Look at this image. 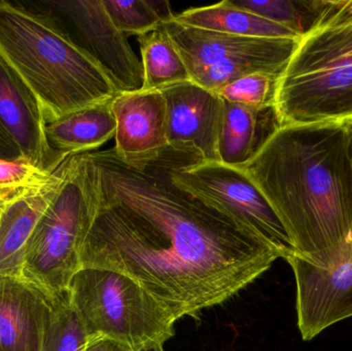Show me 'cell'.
<instances>
[{
  "label": "cell",
  "mask_w": 352,
  "mask_h": 351,
  "mask_svg": "<svg viewBox=\"0 0 352 351\" xmlns=\"http://www.w3.org/2000/svg\"><path fill=\"white\" fill-rule=\"evenodd\" d=\"M86 351H133L127 346L109 339L91 340L88 342Z\"/></svg>",
  "instance_id": "d4e9b609"
},
{
  "label": "cell",
  "mask_w": 352,
  "mask_h": 351,
  "mask_svg": "<svg viewBox=\"0 0 352 351\" xmlns=\"http://www.w3.org/2000/svg\"><path fill=\"white\" fill-rule=\"evenodd\" d=\"M88 337L72 306L69 290L53 298L43 351H86Z\"/></svg>",
  "instance_id": "44dd1931"
},
{
  "label": "cell",
  "mask_w": 352,
  "mask_h": 351,
  "mask_svg": "<svg viewBox=\"0 0 352 351\" xmlns=\"http://www.w3.org/2000/svg\"><path fill=\"white\" fill-rule=\"evenodd\" d=\"M166 101L169 148L204 162H219L223 99L192 82L161 90Z\"/></svg>",
  "instance_id": "8fae6325"
},
{
  "label": "cell",
  "mask_w": 352,
  "mask_h": 351,
  "mask_svg": "<svg viewBox=\"0 0 352 351\" xmlns=\"http://www.w3.org/2000/svg\"><path fill=\"white\" fill-rule=\"evenodd\" d=\"M0 58L36 97L45 124L118 94L55 16L0 0Z\"/></svg>",
  "instance_id": "3957f363"
},
{
  "label": "cell",
  "mask_w": 352,
  "mask_h": 351,
  "mask_svg": "<svg viewBox=\"0 0 352 351\" xmlns=\"http://www.w3.org/2000/svg\"><path fill=\"white\" fill-rule=\"evenodd\" d=\"M53 298L21 278L0 275V351H43Z\"/></svg>",
  "instance_id": "5bb4252c"
},
{
  "label": "cell",
  "mask_w": 352,
  "mask_h": 351,
  "mask_svg": "<svg viewBox=\"0 0 352 351\" xmlns=\"http://www.w3.org/2000/svg\"><path fill=\"white\" fill-rule=\"evenodd\" d=\"M120 160L136 169L158 160L169 148L166 101L161 91L118 93L111 101Z\"/></svg>",
  "instance_id": "7c38bea8"
},
{
  "label": "cell",
  "mask_w": 352,
  "mask_h": 351,
  "mask_svg": "<svg viewBox=\"0 0 352 351\" xmlns=\"http://www.w3.org/2000/svg\"><path fill=\"white\" fill-rule=\"evenodd\" d=\"M53 173L25 161L0 159V205L47 183Z\"/></svg>",
  "instance_id": "cb8c5ba5"
},
{
  "label": "cell",
  "mask_w": 352,
  "mask_h": 351,
  "mask_svg": "<svg viewBox=\"0 0 352 351\" xmlns=\"http://www.w3.org/2000/svg\"><path fill=\"white\" fill-rule=\"evenodd\" d=\"M0 159L8 161H22L20 154L8 138L0 131Z\"/></svg>",
  "instance_id": "484cf974"
},
{
  "label": "cell",
  "mask_w": 352,
  "mask_h": 351,
  "mask_svg": "<svg viewBox=\"0 0 352 351\" xmlns=\"http://www.w3.org/2000/svg\"><path fill=\"white\" fill-rule=\"evenodd\" d=\"M175 22L184 26L237 36L256 38L301 39L287 27L233 5L230 0L212 5L192 8L175 14Z\"/></svg>",
  "instance_id": "e0dca14e"
},
{
  "label": "cell",
  "mask_w": 352,
  "mask_h": 351,
  "mask_svg": "<svg viewBox=\"0 0 352 351\" xmlns=\"http://www.w3.org/2000/svg\"><path fill=\"white\" fill-rule=\"evenodd\" d=\"M144 80L140 90L161 91L192 82L182 56L164 29L138 36Z\"/></svg>",
  "instance_id": "d6986e66"
},
{
  "label": "cell",
  "mask_w": 352,
  "mask_h": 351,
  "mask_svg": "<svg viewBox=\"0 0 352 351\" xmlns=\"http://www.w3.org/2000/svg\"><path fill=\"white\" fill-rule=\"evenodd\" d=\"M223 121L217 146L219 161L230 166L241 167L262 144L258 140L261 115L270 109H254L223 99Z\"/></svg>",
  "instance_id": "ac0fdd59"
},
{
  "label": "cell",
  "mask_w": 352,
  "mask_h": 351,
  "mask_svg": "<svg viewBox=\"0 0 352 351\" xmlns=\"http://www.w3.org/2000/svg\"><path fill=\"white\" fill-rule=\"evenodd\" d=\"M162 28L182 56L192 82L215 94L250 74L280 76L300 41L237 36L184 26L175 20Z\"/></svg>",
  "instance_id": "52a82bcc"
},
{
  "label": "cell",
  "mask_w": 352,
  "mask_h": 351,
  "mask_svg": "<svg viewBox=\"0 0 352 351\" xmlns=\"http://www.w3.org/2000/svg\"><path fill=\"white\" fill-rule=\"evenodd\" d=\"M285 260L295 274L298 327L304 341L352 317V256L329 269L310 263L295 251Z\"/></svg>",
  "instance_id": "30bf717a"
},
{
  "label": "cell",
  "mask_w": 352,
  "mask_h": 351,
  "mask_svg": "<svg viewBox=\"0 0 352 351\" xmlns=\"http://www.w3.org/2000/svg\"><path fill=\"white\" fill-rule=\"evenodd\" d=\"M92 210L78 155L55 199L37 223L25 257L24 280L54 298L69 290L82 269V251L90 229Z\"/></svg>",
  "instance_id": "8992f818"
},
{
  "label": "cell",
  "mask_w": 352,
  "mask_h": 351,
  "mask_svg": "<svg viewBox=\"0 0 352 351\" xmlns=\"http://www.w3.org/2000/svg\"><path fill=\"white\" fill-rule=\"evenodd\" d=\"M150 2L163 24L170 22L175 19V12L171 10L170 2L160 1V0H150Z\"/></svg>",
  "instance_id": "4316f807"
},
{
  "label": "cell",
  "mask_w": 352,
  "mask_h": 351,
  "mask_svg": "<svg viewBox=\"0 0 352 351\" xmlns=\"http://www.w3.org/2000/svg\"><path fill=\"white\" fill-rule=\"evenodd\" d=\"M278 78L267 73L250 74L228 84L217 94L235 104L258 109H272Z\"/></svg>",
  "instance_id": "603a6c76"
},
{
  "label": "cell",
  "mask_w": 352,
  "mask_h": 351,
  "mask_svg": "<svg viewBox=\"0 0 352 351\" xmlns=\"http://www.w3.org/2000/svg\"><path fill=\"white\" fill-rule=\"evenodd\" d=\"M296 253L322 268L352 256V124L278 126L243 166Z\"/></svg>",
  "instance_id": "7a4b0ae2"
},
{
  "label": "cell",
  "mask_w": 352,
  "mask_h": 351,
  "mask_svg": "<svg viewBox=\"0 0 352 351\" xmlns=\"http://www.w3.org/2000/svg\"><path fill=\"white\" fill-rule=\"evenodd\" d=\"M47 4L65 23L66 28L62 27L66 32L107 72L118 92L142 89V61L132 49L127 35L113 24L103 0L50 1Z\"/></svg>",
  "instance_id": "9c48e42d"
},
{
  "label": "cell",
  "mask_w": 352,
  "mask_h": 351,
  "mask_svg": "<svg viewBox=\"0 0 352 351\" xmlns=\"http://www.w3.org/2000/svg\"><path fill=\"white\" fill-rule=\"evenodd\" d=\"M233 5L283 25L303 37L318 26L327 0H230Z\"/></svg>",
  "instance_id": "ffe728a7"
},
{
  "label": "cell",
  "mask_w": 352,
  "mask_h": 351,
  "mask_svg": "<svg viewBox=\"0 0 352 351\" xmlns=\"http://www.w3.org/2000/svg\"><path fill=\"white\" fill-rule=\"evenodd\" d=\"M103 4L113 24L125 35L142 36L163 26L150 0H103Z\"/></svg>",
  "instance_id": "7402d4cb"
},
{
  "label": "cell",
  "mask_w": 352,
  "mask_h": 351,
  "mask_svg": "<svg viewBox=\"0 0 352 351\" xmlns=\"http://www.w3.org/2000/svg\"><path fill=\"white\" fill-rule=\"evenodd\" d=\"M117 123L111 101L91 105L45 124L47 146L64 162L69 157L98 150L115 137Z\"/></svg>",
  "instance_id": "2e32d148"
},
{
  "label": "cell",
  "mask_w": 352,
  "mask_h": 351,
  "mask_svg": "<svg viewBox=\"0 0 352 351\" xmlns=\"http://www.w3.org/2000/svg\"><path fill=\"white\" fill-rule=\"evenodd\" d=\"M140 351H165L164 348H163V346L161 344H154V346H148V348H142V350Z\"/></svg>",
  "instance_id": "83f0119b"
},
{
  "label": "cell",
  "mask_w": 352,
  "mask_h": 351,
  "mask_svg": "<svg viewBox=\"0 0 352 351\" xmlns=\"http://www.w3.org/2000/svg\"><path fill=\"white\" fill-rule=\"evenodd\" d=\"M166 157L176 187L274 245L283 259L295 251L276 212L243 169L204 162L169 148Z\"/></svg>",
  "instance_id": "ba28073f"
},
{
  "label": "cell",
  "mask_w": 352,
  "mask_h": 351,
  "mask_svg": "<svg viewBox=\"0 0 352 351\" xmlns=\"http://www.w3.org/2000/svg\"><path fill=\"white\" fill-rule=\"evenodd\" d=\"M70 158L54 171L47 183L0 205V275L23 278L31 235L59 193L67 175Z\"/></svg>",
  "instance_id": "9a60e30c"
},
{
  "label": "cell",
  "mask_w": 352,
  "mask_h": 351,
  "mask_svg": "<svg viewBox=\"0 0 352 351\" xmlns=\"http://www.w3.org/2000/svg\"><path fill=\"white\" fill-rule=\"evenodd\" d=\"M273 111L278 126L352 124V0H327L277 78Z\"/></svg>",
  "instance_id": "277c9868"
},
{
  "label": "cell",
  "mask_w": 352,
  "mask_h": 351,
  "mask_svg": "<svg viewBox=\"0 0 352 351\" xmlns=\"http://www.w3.org/2000/svg\"><path fill=\"white\" fill-rule=\"evenodd\" d=\"M78 160L92 210L82 268L126 274L176 321L227 302L283 257L173 185L166 152L142 169L113 148Z\"/></svg>",
  "instance_id": "6da1fadb"
},
{
  "label": "cell",
  "mask_w": 352,
  "mask_h": 351,
  "mask_svg": "<svg viewBox=\"0 0 352 351\" xmlns=\"http://www.w3.org/2000/svg\"><path fill=\"white\" fill-rule=\"evenodd\" d=\"M45 121L36 97L0 58V131L21 159L54 172L60 162L47 146Z\"/></svg>",
  "instance_id": "4fadbf2b"
},
{
  "label": "cell",
  "mask_w": 352,
  "mask_h": 351,
  "mask_svg": "<svg viewBox=\"0 0 352 351\" xmlns=\"http://www.w3.org/2000/svg\"><path fill=\"white\" fill-rule=\"evenodd\" d=\"M69 294L89 341L109 339L140 351L164 346L175 336L171 313L121 272L82 268L70 284Z\"/></svg>",
  "instance_id": "5b68a950"
}]
</instances>
